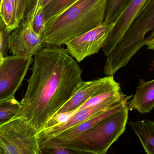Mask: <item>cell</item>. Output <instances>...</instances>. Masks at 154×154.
Masks as SVG:
<instances>
[{
    "mask_svg": "<svg viewBox=\"0 0 154 154\" xmlns=\"http://www.w3.org/2000/svg\"><path fill=\"white\" fill-rule=\"evenodd\" d=\"M34 56L21 110L14 119L22 120L38 133L84 81L82 70L66 49L47 46Z\"/></svg>",
    "mask_w": 154,
    "mask_h": 154,
    "instance_id": "6da1fadb",
    "label": "cell"
},
{
    "mask_svg": "<svg viewBox=\"0 0 154 154\" xmlns=\"http://www.w3.org/2000/svg\"><path fill=\"white\" fill-rule=\"evenodd\" d=\"M108 0H77L47 22L44 45L61 46L104 22Z\"/></svg>",
    "mask_w": 154,
    "mask_h": 154,
    "instance_id": "7a4b0ae2",
    "label": "cell"
},
{
    "mask_svg": "<svg viewBox=\"0 0 154 154\" xmlns=\"http://www.w3.org/2000/svg\"><path fill=\"white\" fill-rule=\"evenodd\" d=\"M128 110V103L121 109L102 120L77 137L56 146L63 147L75 153L106 154L112 145L125 131Z\"/></svg>",
    "mask_w": 154,
    "mask_h": 154,
    "instance_id": "3957f363",
    "label": "cell"
},
{
    "mask_svg": "<svg viewBox=\"0 0 154 154\" xmlns=\"http://www.w3.org/2000/svg\"><path fill=\"white\" fill-rule=\"evenodd\" d=\"M154 29V0H152L131 24L116 48L107 57L103 67L105 75L112 76L127 65L145 46L146 37Z\"/></svg>",
    "mask_w": 154,
    "mask_h": 154,
    "instance_id": "277c9868",
    "label": "cell"
},
{
    "mask_svg": "<svg viewBox=\"0 0 154 154\" xmlns=\"http://www.w3.org/2000/svg\"><path fill=\"white\" fill-rule=\"evenodd\" d=\"M37 133L19 119L0 125V154H42Z\"/></svg>",
    "mask_w": 154,
    "mask_h": 154,
    "instance_id": "5b68a950",
    "label": "cell"
},
{
    "mask_svg": "<svg viewBox=\"0 0 154 154\" xmlns=\"http://www.w3.org/2000/svg\"><path fill=\"white\" fill-rule=\"evenodd\" d=\"M33 62L32 56L12 55L0 59V103L16 99V92Z\"/></svg>",
    "mask_w": 154,
    "mask_h": 154,
    "instance_id": "8992f818",
    "label": "cell"
},
{
    "mask_svg": "<svg viewBox=\"0 0 154 154\" xmlns=\"http://www.w3.org/2000/svg\"><path fill=\"white\" fill-rule=\"evenodd\" d=\"M114 25L103 23L70 39L65 44L66 50L77 62H82L102 48Z\"/></svg>",
    "mask_w": 154,
    "mask_h": 154,
    "instance_id": "52a82bcc",
    "label": "cell"
},
{
    "mask_svg": "<svg viewBox=\"0 0 154 154\" xmlns=\"http://www.w3.org/2000/svg\"><path fill=\"white\" fill-rule=\"evenodd\" d=\"M120 85L112 76H106L89 82H84L70 100L57 112L50 121L55 125L63 122L88 100L110 88Z\"/></svg>",
    "mask_w": 154,
    "mask_h": 154,
    "instance_id": "ba28073f",
    "label": "cell"
},
{
    "mask_svg": "<svg viewBox=\"0 0 154 154\" xmlns=\"http://www.w3.org/2000/svg\"><path fill=\"white\" fill-rule=\"evenodd\" d=\"M122 92L110 96L100 103L76 111L72 113L66 120L56 124L49 128H46L37 134L39 145L41 143L51 139L62 133L85 121L89 118L112 106L113 104L126 96Z\"/></svg>",
    "mask_w": 154,
    "mask_h": 154,
    "instance_id": "9c48e42d",
    "label": "cell"
},
{
    "mask_svg": "<svg viewBox=\"0 0 154 154\" xmlns=\"http://www.w3.org/2000/svg\"><path fill=\"white\" fill-rule=\"evenodd\" d=\"M131 97V95H126L125 97L113 104L109 108L89 118L79 125L63 131L56 137L41 143L40 144L41 149L42 150L49 149L56 146L59 144L75 138L82 133L101 121L102 120L121 109L125 104L128 103V100Z\"/></svg>",
    "mask_w": 154,
    "mask_h": 154,
    "instance_id": "30bf717a",
    "label": "cell"
},
{
    "mask_svg": "<svg viewBox=\"0 0 154 154\" xmlns=\"http://www.w3.org/2000/svg\"><path fill=\"white\" fill-rule=\"evenodd\" d=\"M44 45L41 36L35 32L31 23L23 19L10 38L9 51L14 55L35 56Z\"/></svg>",
    "mask_w": 154,
    "mask_h": 154,
    "instance_id": "8fae6325",
    "label": "cell"
},
{
    "mask_svg": "<svg viewBox=\"0 0 154 154\" xmlns=\"http://www.w3.org/2000/svg\"><path fill=\"white\" fill-rule=\"evenodd\" d=\"M152 0H131L117 18L102 50L108 56L117 47L133 20Z\"/></svg>",
    "mask_w": 154,
    "mask_h": 154,
    "instance_id": "7c38bea8",
    "label": "cell"
},
{
    "mask_svg": "<svg viewBox=\"0 0 154 154\" xmlns=\"http://www.w3.org/2000/svg\"><path fill=\"white\" fill-rule=\"evenodd\" d=\"M128 107L129 110L136 109L141 113L152 110L154 107V79L140 83Z\"/></svg>",
    "mask_w": 154,
    "mask_h": 154,
    "instance_id": "4fadbf2b",
    "label": "cell"
},
{
    "mask_svg": "<svg viewBox=\"0 0 154 154\" xmlns=\"http://www.w3.org/2000/svg\"><path fill=\"white\" fill-rule=\"evenodd\" d=\"M137 134L146 153L154 154V122L148 119L128 123Z\"/></svg>",
    "mask_w": 154,
    "mask_h": 154,
    "instance_id": "5bb4252c",
    "label": "cell"
},
{
    "mask_svg": "<svg viewBox=\"0 0 154 154\" xmlns=\"http://www.w3.org/2000/svg\"><path fill=\"white\" fill-rule=\"evenodd\" d=\"M131 0H108L103 23H114Z\"/></svg>",
    "mask_w": 154,
    "mask_h": 154,
    "instance_id": "9a60e30c",
    "label": "cell"
},
{
    "mask_svg": "<svg viewBox=\"0 0 154 154\" xmlns=\"http://www.w3.org/2000/svg\"><path fill=\"white\" fill-rule=\"evenodd\" d=\"M21 104L16 99L0 103V125L16 118L21 110Z\"/></svg>",
    "mask_w": 154,
    "mask_h": 154,
    "instance_id": "2e32d148",
    "label": "cell"
},
{
    "mask_svg": "<svg viewBox=\"0 0 154 154\" xmlns=\"http://www.w3.org/2000/svg\"><path fill=\"white\" fill-rule=\"evenodd\" d=\"M16 6L9 0L1 1V18L8 28L15 30L17 26L15 23Z\"/></svg>",
    "mask_w": 154,
    "mask_h": 154,
    "instance_id": "e0dca14e",
    "label": "cell"
},
{
    "mask_svg": "<svg viewBox=\"0 0 154 154\" xmlns=\"http://www.w3.org/2000/svg\"><path fill=\"white\" fill-rule=\"evenodd\" d=\"M77 0H52L44 8L46 23Z\"/></svg>",
    "mask_w": 154,
    "mask_h": 154,
    "instance_id": "ac0fdd59",
    "label": "cell"
},
{
    "mask_svg": "<svg viewBox=\"0 0 154 154\" xmlns=\"http://www.w3.org/2000/svg\"><path fill=\"white\" fill-rule=\"evenodd\" d=\"M0 59L8 56L9 51L10 38L11 35L12 30L8 28L2 20L0 19Z\"/></svg>",
    "mask_w": 154,
    "mask_h": 154,
    "instance_id": "d6986e66",
    "label": "cell"
},
{
    "mask_svg": "<svg viewBox=\"0 0 154 154\" xmlns=\"http://www.w3.org/2000/svg\"><path fill=\"white\" fill-rule=\"evenodd\" d=\"M46 24L44 8H41L37 13L36 15L31 23L34 31L38 35L41 36L45 29Z\"/></svg>",
    "mask_w": 154,
    "mask_h": 154,
    "instance_id": "ffe728a7",
    "label": "cell"
},
{
    "mask_svg": "<svg viewBox=\"0 0 154 154\" xmlns=\"http://www.w3.org/2000/svg\"><path fill=\"white\" fill-rule=\"evenodd\" d=\"M42 0H28L24 18L32 23L38 10L42 7Z\"/></svg>",
    "mask_w": 154,
    "mask_h": 154,
    "instance_id": "44dd1931",
    "label": "cell"
},
{
    "mask_svg": "<svg viewBox=\"0 0 154 154\" xmlns=\"http://www.w3.org/2000/svg\"><path fill=\"white\" fill-rule=\"evenodd\" d=\"M28 0H17L15 13V23L17 27L25 17Z\"/></svg>",
    "mask_w": 154,
    "mask_h": 154,
    "instance_id": "7402d4cb",
    "label": "cell"
},
{
    "mask_svg": "<svg viewBox=\"0 0 154 154\" xmlns=\"http://www.w3.org/2000/svg\"><path fill=\"white\" fill-rule=\"evenodd\" d=\"M45 151H48L49 153L54 154H70L73 153V150L63 147L58 146L54 147L53 148L49 149H47Z\"/></svg>",
    "mask_w": 154,
    "mask_h": 154,
    "instance_id": "603a6c76",
    "label": "cell"
},
{
    "mask_svg": "<svg viewBox=\"0 0 154 154\" xmlns=\"http://www.w3.org/2000/svg\"><path fill=\"white\" fill-rule=\"evenodd\" d=\"M145 43V45L147 46L149 49L154 50V29L147 35Z\"/></svg>",
    "mask_w": 154,
    "mask_h": 154,
    "instance_id": "cb8c5ba5",
    "label": "cell"
},
{
    "mask_svg": "<svg viewBox=\"0 0 154 154\" xmlns=\"http://www.w3.org/2000/svg\"><path fill=\"white\" fill-rule=\"evenodd\" d=\"M52 0H42V7L44 8L48 3H50Z\"/></svg>",
    "mask_w": 154,
    "mask_h": 154,
    "instance_id": "d4e9b609",
    "label": "cell"
},
{
    "mask_svg": "<svg viewBox=\"0 0 154 154\" xmlns=\"http://www.w3.org/2000/svg\"><path fill=\"white\" fill-rule=\"evenodd\" d=\"M9 1L11 2H12V3H13V4H14L15 6H16H16H17V0H9Z\"/></svg>",
    "mask_w": 154,
    "mask_h": 154,
    "instance_id": "484cf974",
    "label": "cell"
},
{
    "mask_svg": "<svg viewBox=\"0 0 154 154\" xmlns=\"http://www.w3.org/2000/svg\"><path fill=\"white\" fill-rule=\"evenodd\" d=\"M2 0H1V1Z\"/></svg>",
    "mask_w": 154,
    "mask_h": 154,
    "instance_id": "4316f807",
    "label": "cell"
}]
</instances>
